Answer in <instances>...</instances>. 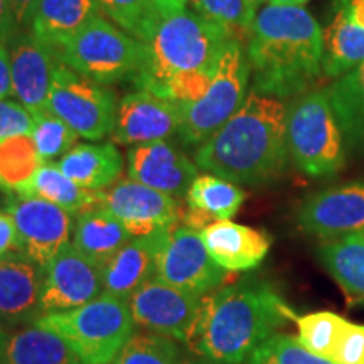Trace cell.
<instances>
[{
  "label": "cell",
  "instance_id": "6da1fadb",
  "mask_svg": "<svg viewBox=\"0 0 364 364\" xmlns=\"http://www.w3.org/2000/svg\"><path fill=\"white\" fill-rule=\"evenodd\" d=\"M287 108L279 98L252 91L233 117L196 150L199 169L235 184H265L289 162Z\"/></svg>",
  "mask_w": 364,
  "mask_h": 364
},
{
  "label": "cell",
  "instance_id": "7a4b0ae2",
  "mask_svg": "<svg viewBox=\"0 0 364 364\" xmlns=\"http://www.w3.org/2000/svg\"><path fill=\"white\" fill-rule=\"evenodd\" d=\"M247 39L257 93L273 98L304 95L324 75L322 29L306 9L268 4L257 12Z\"/></svg>",
  "mask_w": 364,
  "mask_h": 364
},
{
  "label": "cell",
  "instance_id": "3957f363",
  "mask_svg": "<svg viewBox=\"0 0 364 364\" xmlns=\"http://www.w3.org/2000/svg\"><path fill=\"white\" fill-rule=\"evenodd\" d=\"M295 318L270 284L247 280L226 285L203 299L193 348L218 361L247 363L258 346Z\"/></svg>",
  "mask_w": 364,
  "mask_h": 364
},
{
  "label": "cell",
  "instance_id": "277c9868",
  "mask_svg": "<svg viewBox=\"0 0 364 364\" xmlns=\"http://www.w3.org/2000/svg\"><path fill=\"white\" fill-rule=\"evenodd\" d=\"M230 34L201 14L184 9L174 16L161 17L144 41V63L135 83L150 93L186 71H211Z\"/></svg>",
  "mask_w": 364,
  "mask_h": 364
},
{
  "label": "cell",
  "instance_id": "5b68a950",
  "mask_svg": "<svg viewBox=\"0 0 364 364\" xmlns=\"http://www.w3.org/2000/svg\"><path fill=\"white\" fill-rule=\"evenodd\" d=\"M38 324L61 336L81 364H112L136 326L129 300L108 294L78 309L44 314Z\"/></svg>",
  "mask_w": 364,
  "mask_h": 364
},
{
  "label": "cell",
  "instance_id": "8992f818",
  "mask_svg": "<svg viewBox=\"0 0 364 364\" xmlns=\"http://www.w3.org/2000/svg\"><path fill=\"white\" fill-rule=\"evenodd\" d=\"M287 145L304 174L324 179L343 169L346 139L327 90L300 95L287 110Z\"/></svg>",
  "mask_w": 364,
  "mask_h": 364
},
{
  "label": "cell",
  "instance_id": "52a82bcc",
  "mask_svg": "<svg viewBox=\"0 0 364 364\" xmlns=\"http://www.w3.org/2000/svg\"><path fill=\"white\" fill-rule=\"evenodd\" d=\"M145 48L110 21L98 16L58 51L61 63L85 78L110 85L135 78L144 63Z\"/></svg>",
  "mask_w": 364,
  "mask_h": 364
},
{
  "label": "cell",
  "instance_id": "ba28073f",
  "mask_svg": "<svg viewBox=\"0 0 364 364\" xmlns=\"http://www.w3.org/2000/svg\"><path fill=\"white\" fill-rule=\"evenodd\" d=\"M250 65L241 41L231 39L223 48L206 95L194 103L181 105L179 136L188 145H201L215 135L245 102Z\"/></svg>",
  "mask_w": 364,
  "mask_h": 364
},
{
  "label": "cell",
  "instance_id": "9c48e42d",
  "mask_svg": "<svg viewBox=\"0 0 364 364\" xmlns=\"http://www.w3.org/2000/svg\"><path fill=\"white\" fill-rule=\"evenodd\" d=\"M117 98L102 83L85 78L59 61L48 95V108L80 136L102 140L115 122Z\"/></svg>",
  "mask_w": 364,
  "mask_h": 364
},
{
  "label": "cell",
  "instance_id": "30bf717a",
  "mask_svg": "<svg viewBox=\"0 0 364 364\" xmlns=\"http://www.w3.org/2000/svg\"><path fill=\"white\" fill-rule=\"evenodd\" d=\"M129 306L135 324L142 329L193 344L201 317V297L154 277L130 295Z\"/></svg>",
  "mask_w": 364,
  "mask_h": 364
},
{
  "label": "cell",
  "instance_id": "8fae6325",
  "mask_svg": "<svg viewBox=\"0 0 364 364\" xmlns=\"http://www.w3.org/2000/svg\"><path fill=\"white\" fill-rule=\"evenodd\" d=\"M156 277L177 289L203 297L218 289L226 270L209 255L201 233L182 225L174 226L157 263Z\"/></svg>",
  "mask_w": 364,
  "mask_h": 364
},
{
  "label": "cell",
  "instance_id": "7c38bea8",
  "mask_svg": "<svg viewBox=\"0 0 364 364\" xmlns=\"http://www.w3.org/2000/svg\"><path fill=\"white\" fill-rule=\"evenodd\" d=\"M44 268L43 314L78 309L105 294L102 268L66 243Z\"/></svg>",
  "mask_w": 364,
  "mask_h": 364
},
{
  "label": "cell",
  "instance_id": "4fadbf2b",
  "mask_svg": "<svg viewBox=\"0 0 364 364\" xmlns=\"http://www.w3.org/2000/svg\"><path fill=\"white\" fill-rule=\"evenodd\" d=\"M102 204L124 223L132 236L177 226L181 218L179 203L174 196L134 179H122L105 191Z\"/></svg>",
  "mask_w": 364,
  "mask_h": 364
},
{
  "label": "cell",
  "instance_id": "5bb4252c",
  "mask_svg": "<svg viewBox=\"0 0 364 364\" xmlns=\"http://www.w3.org/2000/svg\"><path fill=\"white\" fill-rule=\"evenodd\" d=\"M181 105L140 90L117 105L112 140L122 145H140L164 140L181 127Z\"/></svg>",
  "mask_w": 364,
  "mask_h": 364
},
{
  "label": "cell",
  "instance_id": "9a60e30c",
  "mask_svg": "<svg viewBox=\"0 0 364 364\" xmlns=\"http://www.w3.org/2000/svg\"><path fill=\"white\" fill-rule=\"evenodd\" d=\"M7 213L16 223L24 253L41 267L70 243L71 213L56 204L39 198H19L11 201Z\"/></svg>",
  "mask_w": 364,
  "mask_h": 364
},
{
  "label": "cell",
  "instance_id": "2e32d148",
  "mask_svg": "<svg viewBox=\"0 0 364 364\" xmlns=\"http://www.w3.org/2000/svg\"><path fill=\"white\" fill-rule=\"evenodd\" d=\"M44 268L22 252L0 257V326H31L43 317Z\"/></svg>",
  "mask_w": 364,
  "mask_h": 364
},
{
  "label": "cell",
  "instance_id": "e0dca14e",
  "mask_svg": "<svg viewBox=\"0 0 364 364\" xmlns=\"http://www.w3.org/2000/svg\"><path fill=\"white\" fill-rule=\"evenodd\" d=\"M9 54L14 97L33 115L46 110L54 70L61 61L58 51L27 31L9 43Z\"/></svg>",
  "mask_w": 364,
  "mask_h": 364
},
{
  "label": "cell",
  "instance_id": "ac0fdd59",
  "mask_svg": "<svg viewBox=\"0 0 364 364\" xmlns=\"http://www.w3.org/2000/svg\"><path fill=\"white\" fill-rule=\"evenodd\" d=\"M299 223L304 231L327 240L363 233L364 182H353L312 194L300 208Z\"/></svg>",
  "mask_w": 364,
  "mask_h": 364
},
{
  "label": "cell",
  "instance_id": "d6986e66",
  "mask_svg": "<svg viewBox=\"0 0 364 364\" xmlns=\"http://www.w3.org/2000/svg\"><path fill=\"white\" fill-rule=\"evenodd\" d=\"M129 177L174 198L188 193L198 176L196 162L166 140L134 145L127 154Z\"/></svg>",
  "mask_w": 364,
  "mask_h": 364
},
{
  "label": "cell",
  "instance_id": "ffe728a7",
  "mask_svg": "<svg viewBox=\"0 0 364 364\" xmlns=\"http://www.w3.org/2000/svg\"><path fill=\"white\" fill-rule=\"evenodd\" d=\"M322 71L339 78L364 63V0H332L331 19L322 31Z\"/></svg>",
  "mask_w": 364,
  "mask_h": 364
},
{
  "label": "cell",
  "instance_id": "44dd1931",
  "mask_svg": "<svg viewBox=\"0 0 364 364\" xmlns=\"http://www.w3.org/2000/svg\"><path fill=\"white\" fill-rule=\"evenodd\" d=\"M172 228L134 236L124 248L102 268L105 294L129 300L130 295L154 279L162 250L166 248Z\"/></svg>",
  "mask_w": 364,
  "mask_h": 364
},
{
  "label": "cell",
  "instance_id": "7402d4cb",
  "mask_svg": "<svg viewBox=\"0 0 364 364\" xmlns=\"http://www.w3.org/2000/svg\"><path fill=\"white\" fill-rule=\"evenodd\" d=\"M199 233L213 260L226 272L253 270L265 260L272 247L265 231L230 220L213 221Z\"/></svg>",
  "mask_w": 364,
  "mask_h": 364
},
{
  "label": "cell",
  "instance_id": "603a6c76",
  "mask_svg": "<svg viewBox=\"0 0 364 364\" xmlns=\"http://www.w3.org/2000/svg\"><path fill=\"white\" fill-rule=\"evenodd\" d=\"M98 16L102 14L97 0H39L26 27L59 51Z\"/></svg>",
  "mask_w": 364,
  "mask_h": 364
},
{
  "label": "cell",
  "instance_id": "cb8c5ba5",
  "mask_svg": "<svg viewBox=\"0 0 364 364\" xmlns=\"http://www.w3.org/2000/svg\"><path fill=\"white\" fill-rule=\"evenodd\" d=\"M132 238L134 236L110 209L97 204L78 213L73 245L90 262L103 268Z\"/></svg>",
  "mask_w": 364,
  "mask_h": 364
},
{
  "label": "cell",
  "instance_id": "d4e9b609",
  "mask_svg": "<svg viewBox=\"0 0 364 364\" xmlns=\"http://www.w3.org/2000/svg\"><path fill=\"white\" fill-rule=\"evenodd\" d=\"M0 364H81L61 336L36 324L7 332Z\"/></svg>",
  "mask_w": 364,
  "mask_h": 364
},
{
  "label": "cell",
  "instance_id": "484cf974",
  "mask_svg": "<svg viewBox=\"0 0 364 364\" xmlns=\"http://www.w3.org/2000/svg\"><path fill=\"white\" fill-rule=\"evenodd\" d=\"M59 169L85 189L110 188L124 171L120 150L108 144H76L59 159Z\"/></svg>",
  "mask_w": 364,
  "mask_h": 364
},
{
  "label": "cell",
  "instance_id": "4316f807",
  "mask_svg": "<svg viewBox=\"0 0 364 364\" xmlns=\"http://www.w3.org/2000/svg\"><path fill=\"white\" fill-rule=\"evenodd\" d=\"M318 257L348 299L364 302V231L327 240Z\"/></svg>",
  "mask_w": 364,
  "mask_h": 364
},
{
  "label": "cell",
  "instance_id": "83f0119b",
  "mask_svg": "<svg viewBox=\"0 0 364 364\" xmlns=\"http://www.w3.org/2000/svg\"><path fill=\"white\" fill-rule=\"evenodd\" d=\"M19 198H39L68 213H81L91 206L102 204L103 191L85 189L71 181L58 164H43L26 188H22Z\"/></svg>",
  "mask_w": 364,
  "mask_h": 364
},
{
  "label": "cell",
  "instance_id": "f1b7e54d",
  "mask_svg": "<svg viewBox=\"0 0 364 364\" xmlns=\"http://www.w3.org/2000/svg\"><path fill=\"white\" fill-rule=\"evenodd\" d=\"M245 199L247 193L238 184L215 174L196 176L186 193L191 211L204 216L209 223L231 220L243 206Z\"/></svg>",
  "mask_w": 364,
  "mask_h": 364
},
{
  "label": "cell",
  "instance_id": "f546056e",
  "mask_svg": "<svg viewBox=\"0 0 364 364\" xmlns=\"http://www.w3.org/2000/svg\"><path fill=\"white\" fill-rule=\"evenodd\" d=\"M346 144L364 147V63L334 80L327 88Z\"/></svg>",
  "mask_w": 364,
  "mask_h": 364
},
{
  "label": "cell",
  "instance_id": "4dcf8cb0",
  "mask_svg": "<svg viewBox=\"0 0 364 364\" xmlns=\"http://www.w3.org/2000/svg\"><path fill=\"white\" fill-rule=\"evenodd\" d=\"M44 161L31 135H17L0 142V181L7 191L19 193L29 184Z\"/></svg>",
  "mask_w": 364,
  "mask_h": 364
},
{
  "label": "cell",
  "instance_id": "1f68e13d",
  "mask_svg": "<svg viewBox=\"0 0 364 364\" xmlns=\"http://www.w3.org/2000/svg\"><path fill=\"white\" fill-rule=\"evenodd\" d=\"M194 11L215 22L230 34L231 39L243 41L257 17L262 0H189Z\"/></svg>",
  "mask_w": 364,
  "mask_h": 364
},
{
  "label": "cell",
  "instance_id": "d6a6232c",
  "mask_svg": "<svg viewBox=\"0 0 364 364\" xmlns=\"http://www.w3.org/2000/svg\"><path fill=\"white\" fill-rule=\"evenodd\" d=\"M177 341L156 334L135 332L112 364H186Z\"/></svg>",
  "mask_w": 364,
  "mask_h": 364
},
{
  "label": "cell",
  "instance_id": "836d02e7",
  "mask_svg": "<svg viewBox=\"0 0 364 364\" xmlns=\"http://www.w3.org/2000/svg\"><path fill=\"white\" fill-rule=\"evenodd\" d=\"M344 322L346 318L329 311L300 316L295 318L297 341L311 353L332 361Z\"/></svg>",
  "mask_w": 364,
  "mask_h": 364
},
{
  "label": "cell",
  "instance_id": "e575fe53",
  "mask_svg": "<svg viewBox=\"0 0 364 364\" xmlns=\"http://www.w3.org/2000/svg\"><path fill=\"white\" fill-rule=\"evenodd\" d=\"M100 12L144 43L161 17L150 0H97Z\"/></svg>",
  "mask_w": 364,
  "mask_h": 364
},
{
  "label": "cell",
  "instance_id": "d590c367",
  "mask_svg": "<svg viewBox=\"0 0 364 364\" xmlns=\"http://www.w3.org/2000/svg\"><path fill=\"white\" fill-rule=\"evenodd\" d=\"M33 117L34 129L31 136H33L39 156L44 162H51L54 159L63 157L75 147L80 135L61 118L54 115L49 108L34 113Z\"/></svg>",
  "mask_w": 364,
  "mask_h": 364
},
{
  "label": "cell",
  "instance_id": "8d00e7d4",
  "mask_svg": "<svg viewBox=\"0 0 364 364\" xmlns=\"http://www.w3.org/2000/svg\"><path fill=\"white\" fill-rule=\"evenodd\" d=\"M247 364H336L304 348L297 338L289 334H273L250 354Z\"/></svg>",
  "mask_w": 364,
  "mask_h": 364
},
{
  "label": "cell",
  "instance_id": "74e56055",
  "mask_svg": "<svg viewBox=\"0 0 364 364\" xmlns=\"http://www.w3.org/2000/svg\"><path fill=\"white\" fill-rule=\"evenodd\" d=\"M213 73H215V70L186 71L181 73V75H176L174 78H171L162 86L159 97L172 100V102L179 105L198 102V100H201L206 95L209 86H211Z\"/></svg>",
  "mask_w": 364,
  "mask_h": 364
},
{
  "label": "cell",
  "instance_id": "f35d334b",
  "mask_svg": "<svg viewBox=\"0 0 364 364\" xmlns=\"http://www.w3.org/2000/svg\"><path fill=\"white\" fill-rule=\"evenodd\" d=\"M34 117L21 102L0 100V142L17 135H31Z\"/></svg>",
  "mask_w": 364,
  "mask_h": 364
},
{
  "label": "cell",
  "instance_id": "ab89813d",
  "mask_svg": "<svg viewBox=\"0 0 364 364\" xmlns=\"http://www.w3.org/2000/svg\"><path fill=\"white\" fill-rule=\"evenodd\" d=\"M332 361L336 364H364V326L346 321Z\"/></svg>",
  "mask_w": 364,
  "mask_h": 364
},
{
  "label": "cell",
  "instance_id": "60d3db41",
  "mask_svg": "<svg viewBox=\"0 0 364 364\" xmlns=\"http://www.w3.org/2000/svg\"><path fill=\"white\" fill-rule=\"evenodd\" d=\"M22 252V241L17 233L16 223L9 213H0V257L7 253Z\"/></svg>",
  "mask_w": 364,
  "mask_h": 364
},
{
  "label": "cell",
  "instance_id": "b9f144b4",
  "mask_svg": "<svg viewBox=\"0 0 364 364\" xmlns=\"http://www.w3.org/2000/svg\"><path fill=\"white\" fill-rule=\"evenodd\" d=\"M19 33V22L14 16L11 2L9 0H0V43H11Z\"/></svg>",
  "mask_w": 364,
  "mask_h": 364
},
{
  "label": "cell",
  "instance_id": "7bdbcfd3",
  "mask_svg": "<svg viewBox=\"0 0 364 364\" xmlns=\"http://www.w3.org/2000/svg\"><path fill=\"white\" fill-rule=\"evenodd\" d=\"M11 95H14L11 54H9L6 44L0 43V100H6Z\"/></svg>",
  "mask_w": 364,
  "mask_h": 364
},
{
  "label": "cell",
  "instance_id": "ee69618b",
  "mask_svg": "<svg viewBox=\"0 0 364 364\" xmlns=\"http://www.w3.org/2000/svg\"><path fill=\"white\" fill-rule=\"evenodd\" d=\"M9 2H11L12 12L17 22H19V26H27L34 9L38 7L39 0H9Z\"/></svg>",
  "mask_w": 364,
  "mask_h": 364
},
{
  "label": "cell",
  "instance_id": "f6af8a7d",
  "mask_svg": "<svg viewBox=\"0 0 364 364\" xmlns=\"http://www.w3.org/2000/svg\"><path fill=\"white\" fill-rule=\"evenodd\" d=\"M150 2H152L159 17H169L184 11L189 0H150Z\"/></svg>",
  "mask_w": 364,
  "mask_h": 364
},
{
  "label": "cell",
  "instance_id": "bcb514c9",
  "mask_svg": "<svg viewBox=\"0 0 364 364\" xmlns=\"http://www.w3.org/2000/svg\"><path fill=\"white\" fill-rule=\"evenodd\" d=\"M268 4L273 6H292V7H302L304 4H307L309 0H267Z\"/></svg>",
  "mask_w": 364,
  "mask_h": 364
},
{
  "label": "cell",
  "instance_id": "7dc6e473",
  "mask_svg": "<svg viewBox=\"0 0 364 364\" xmlns=\"http://www.w3.org/2000/svg\"><path fill=\"white\" fill-rule=\"evenodd\" d=\"M186 364H235V363H225V361H218V359L201 356V358L194 359V361H188Z\"/></svg>",
  "mask_w": 364,
  "mask_h": 364
},
{
  "label": "cell",
  "instance_id": "c3c4849f",
  "mask_svg": "<svg viewBox=\"0 0 364 364\" xmlns=\"http://www.w3.org/2000/svg\"><path fill=\"white\" fill-rule=\"evenodd\" d=\"M6 336H7V331L4 329V327H0V351H2V344L4 341H6Z\"/></svg>",
  "mask_w": 364,
  "mask_h": 364
},
{
  "label": "cell",
  "instance_id": "681fc988",
  "mask_svg": "<svg viewBox=\"0 0 364 364\" xmlns=\"http://www.w3.org/2000/svg\"><path fill=\"white\" fill-rule=\"evenodd\" d=\"M0 189H2V191H7V189H6V186H4V182H2V181H0Z\"/></svg>",
  "mask_w": 364,
  "mask_h": 364
}]
</instances>
